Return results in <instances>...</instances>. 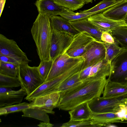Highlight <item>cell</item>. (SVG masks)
<instances>
[{
  "mask_svg": "<svg viewBox=\"0 0 127 127\" xmlns=\"http://www.w3.org/2000/svg\"><path fill=\"white\" fill-rule=\"evenodd\" d=\"M109 81L108 78H105L84 81L73 89L60 93L57 108L69 111L80 104L89 102L95 97L100 96Z\"/></svg>",
  "mask_w": 127,
  "mask_h": 127,
  "instance_id": "cell-1",
  "label": "cell"
},
{
  "mask_svg": "<svg viewBox=\"0 0 127 127\" xmlns=\"http://www.w3.org/2000/svg\"><path fill=\"white\" fill-rule=\"evenodd\" d=\"M52 32L50 16L39 13L33 23L31 32L40 61L50 60Z\"/></svg>",
  "mask_w": 127,
  "mask_h": 127,
  "instance_id": "cell-2",
  "label": "cell"
},
{
  "mask_svg": "<svg viewBox=\"0 0 127 127\" xmlns=\"http://www.w3.org/2000/svg\"><path fill=\"white\" fill-rule=\"evenodd\" d=\"M127 101V95L106 98L102 96L95 97L89 102L91 110L98 113H117L124 110Z\"/></svg>",
  "mask_w": 127,
  "mask_h": 127,
  "instance_id": "cell-3",
  "label": "cell"
},
{
  "mask_svg": "<svg viewBox=\"0 0 127 127\" xmlns=\"http://www.w3.org/2000/svg\"><path fill=\"white\" fill-rule=\"evenodd\" d=\"M21 83V88L27 92L28 95L32 93L44 81L41 77L37 67H31L28 64L20 65L18 77Z\"/></svg>",
  "mask_w": 127,
  "mask_h": 127,
  "instance_id": "cell-4",
  "label": "cell"
},
{
  "mask_svg": "<svg viewBox=\"0 0 127 127\" xmlns=\"http://www.w3.org/2000/svg\"><path fill=\"white\" fill-rule=\"evenodd\" d=\"M111 70L109 81L127 84V49H124L111 62Z\"/></svg>",
  "mask_w": 127,
  "mask_h": 127,
  "instance_id": "cell-5",
  "label": "cell"
},
{
  "mask_svg": "<svg viewBox=\"0 0 127 127\" xmlns=\"http://www.w3.org/2000/svg\"><path fill=\"white\" fill-rule=\"evenodd\" d=\"M84 59L82 57H71L65 53L58 56L53 61L50 71L44 81H49L59 76Z\"/></svg>",
  "mask_w": 127,
  "mask_h": 127,
  "instance_id": "cell-6",
  "label": "cell"
},
{
  "mask_svg": "<svg viewBox=\"0 0 127 127\" xmlns=\"http://www.w3.org/2000/svg\"><path fill=\"white\" fill-rule=\"evenodd\" d=\"M0 55L12 58L20 64H28L31 61L15 41L8 38L1 34H0Z\"/></svg>",
  "mask_w": 127,
  "mask_h": 127,
  "instance_id": "cell-7",
  "label": "cell"
},
{
  "mask_svg": "<svg viewBox=\"0 0 127 127\" xmlns=\"http://www.w3.org/2000/svg\"><path fill=\"white\" fill-rule=\"evenodd\" d=\"M111 62L106 59L92 65L82 69L80 72L81 79L83 81L106 78L111 71Z\"/></svg>",
  "mask_w": 127,
  "mask_h": 127,
  "instance_id": "cell-8",
  "label": "cell"
},
{
  "mask_svg": "<svg viewBox=\"0 0 127 127\" xmlns=\"http://www.w3.org/2000/svg\"><path fill=\"white\" fill-rule=\"evenodd\" d=\"M106 49L104 43L95 40L88 46L81 57L84 59L82 69L94 65L104 60Z\"/></svg>",
  "mask_w": 127,
  "mask_h": 127,
  "instance_id": "cell-9",
  "label": "cell"
},
{
  "mask_svg": "<svg viewBox=\"0 0 127 127\" xmlns=\"http://www.w3.org/2000/svg\"><path fill=\"white\" fill-rule=\"evenodd\" d=\"M95 40L86 32H80L73 37L71 43L64 53L71 57H81L88 46Z\"/></svg>",
  "mask_w": 127,
  "mask_h": 127,
  "instance_id": "cell-10",
  "label": "cell"
},
{
  "mask_svg": "<svg viewBox=\"0 0 127 127\" xmlns=\"http://www.w3.org/2000/svg\"><path fill=\"white\" fill-rule=\"evenodd\" d=\"M73 37L65 32H57L52 31L50 59L53 61L58 56L64 53L71 43Z\"/></svg>",
  "mask_w": 127,
  "mask_h": 127,
  "instance_id": "cell-11",
  "label": "cell"
},
{
  "mask_svg": "<svg viewBox=\"0 0 127 127\" xmlns=\"http://www.w3.org/2000/svg\"><path fill=\"white\" fill-rule=\"evenodd\" d=\"M60 94L59 92H54L36 97L30 103L31 107L38 108L47 113L53 114L54 108L59 103Z\"/></svg>",
  "mask_w": 127,
  "mask_h": 127,
  "instance_id": "cell-12",
  "label": "cell"
},
{
  "mask_svg": "<svg viewBox=\"0 0 127 127\" xmlns=\"http://www.w3.org/2000/svg\"><path fill=\"white\" fill-rule=\"evenodd\" d=\"M26 95V91L22 88L14 91L10 88L0 87V108L20 103Z\"/></svg>",
  "mask_w": 127,
  "mask_h": 127,
  "instance_id": "cell-13",
  "label": "cell"
},
{
  "mask_svg": "<svg viewBox=\"0 0 127 127\" xmlns=\"http://www.w3.org/2000/svg\"><path fill=\"white\" fill-rule=\"evenodd\" d=\"M87 19L102 32H109L120 27L127 26L124 20L112 19L104 16L102 12L91 16Z\"/></svg>",
  "mask_w": 127,
  "mask_h": 127,
  "instance_id": "cell-14",
  "label": "cell"
},
{
  "mask_svg": "<svg viewBox=\"0 0 127 127\" xmlns=\"http://www.w3.org/2000/svg\"><path fill=\"white\" fill-rule=\"evenodd\" d=\"M69 22L79 32H86L92 36L96 41L103 43L101 38L103 32L87 19Z\"/></svg>",
  "mask_w": 127,
  "mask_h": 127,
  "instance_id": "cell-15",
  "label": "cell"
},
{
  "mask_svg": "<svg viewBox=\"0 0 127 127\" xmlns=\"http://www.w3.org/2000/svg\"><path fill=\"white\" fill-rule=\"evenodd\" d=\"M90 119L99 127H107L116 123H121L124 120L123 117L117 113L111 112L98 113L92 111Z\"/></svg>",
  "mask_w": 127,
  "mask_h": 127,
  "instance_id": "cell-16",
  "label": "cell"
},
{
  "mask_svg": "<svg viewBox=\"0 0 127 127\" xmlns=\"http://www.w3.org/2000/svg\"><path fill=\"white\" fill-rule=\"evenodd\" d=\"M50 20L52 30L54 32H65L73 36L80 32L68 21L61 16H50Z\"/></svg>",
  "mask_w": 127,
  "mask_h": 127,
  "instance_id": "cell-17",
  "label": "cell"
},
{
  "mask_svg": "<svg viewBox=\"0 0 127 127\" xmlns=\"http://www.w3.org/2000/svg\"><path fill=\"white\" fill-rule=\"evenodd\" d=\"M102 12L104 16L112 19L123 20L127 14V0L118 1Z\"/></svg>",
  "mask_w": 127,
  "mask_h": 127,
  "instance_id": "cell-18",
  "label": "cell"
},
{
  "mask_svg": "<svg viewBox=\"0 0 127 127\" xmlns=\"http://www.w3.org/2000/svg\"><path fill=\"white\" fill-rule=\"evenodd\" d=\"M35 4L39 13L50 16L60 15L64 8L55 3L54 0H37Z\"/></svg>",
  "mask_w": 127,
  "mask_h": 127,
  "instance_id": "cell-19",
  "label": "cell"
},
{
  "mask_svg": "<svg viewBox=\"0 0 127 127\" xmlns=\"http://www.w3.org/2000/svg\"><path fill=\"white\" fill-rule=\"evenodd\" d=\"M127 95V84L109 81L106 85L102 97L108 98Z\"/></svg>",
  "mask_w": 127,
  "mask_h": 127,
  "instance_id": "cell-20",
  "label": "cell"
},
{
  "mask_svg": "<svg viewBox=\"0 0 127 127\" xmlns=\"http://www.w3.org/2000/svg\"><path fill=\"white\" fill-rule=\"evenodd\" d=\"M92 111L89 102L81 104L69 111L70 120L78 121L90 119Z\"/></svg>",
  "mask_w": 127,
  "mask_h": 127,
  "instance_id": "cell-21",
  "label": "cell"
},
{
  "mask_svg": "<svg viewBox=\"0 0 127 127\" xmlns=\"http://www.w3.org/2000/svg\"><path fill=\"white\" fill-rule=\"evenodd\" d=\"M80 72L70 76L56 87L53 92L60 93L71 90L81 84L84 81L81 79Z\"/></svg>",
  "mask_w": 127,
  "mask_h": 127,
  "instance_id": "cell-22",
  "label": "cell"
},
{
  "mask_svg": "<svg viewBox=\"0 0 127 127\" xmlns=\"http://www.w3.org/2000/svg\"><path fill=\"white\" fill-rule=\"evenodd\" d=\"M102 12L100 11L83 13H76L68 9L65 7L63 12L60 15L65 19L69 22L88 19L90 16Z\"/></svg>",
  "mask_w": 127,
  "mask_h": 127,
  "instance_id": "cell-23",
  "label": "cell"
},
{
  "mask_svg": "<svg viewBox=\"0 0 127 127\" xmlns=\"http://www.w3.org/2000/svg\"><path fill=\"white\" fill-rule=\"evenodd\" d=\"M22 116L33 118L43 122H50L49 117L45 111L37 107H31L22 111Z\"/></svg>",
  "mask_w": 127,
  "mask_h": 127,
  "instance_id": "cell-24",
  "label": "cell"
},
{
  "mask_svg": "<svg viewBox=\"0 0 127 127\" xmlns=\"http://www.w3.org/2000/svg\"><path fill=\"white\" fill-rule=\"evenodd\" d=\"M110 32L121 47L127 49V26L120 27Z\"/></svg>",
  "mask_w": 127,
  "mask_h": 127,
  "instance_id": "cell-25",
  "label": "cell"
},
{
  "mask_svg": "<svg viewBox=\"0 0 127 127\" xmlns=\"http://www.w3.org/2000/svg\"><path fill=\"white\" fill-rule=\"evenodd\" d=\"M20 65L0 61V73L14 77H18Z\"/></svg>",
  "mask_w": 127,
  "mask_h": 127,
  "instance_id": "cell-26",
  "label": "cell"
},
{
  "mask_svg": "<svg viewBox=\"0 0 127 127\" xmlns=\"http://www.w3.org/2000/svg\"><path fill=\"white\" fill-rule=\"evenodd\" d=\"M104 44L106 49L105 59L110 62L124 49L119 47L117 41L113 43H104Z\"/></svg>",
  "mask_w": 127,
  "mask_h": 127,
  "instance_id": "cell-27",
  "label": "cell"
},
{
  "mask_svg": "<svg viewBox=\"0 0 127 127\" xmlns=\"http://www.w3.org/2000/svg\"><path fill=\"white\" fill-rule=\"evenodd\" d=\"M31 107L30 103L25 102L0 107V115H5L11 113L22 111L24 110Z\"/></svg>",
  "mask_w": 127,
  "mask_h": 127,
  "instance_id": "cell-28",
  "label": "cell"
},
{
  "mask_svg": "<svg viewBox=\"0 0 127 127\" xmlns=\"http://www.w3.org/2000/svg\"><path fill=\"white\" fill-rule=\"evenodd\" d=\"M21 86L18 77H14L0 73V87L11 88Z\"/></svg>",
  "mask_w": 127,
  "mask_h": 127,
  "instance_id": "cell-29",
  "label": "cell"
},
{
  "mask_svg": "<svg viewBox=\"0 0 127 127\" xmlns=\"http://www.w3.org/2000/svg\"><path fill=\"white\" fill-rule=\"evenodd\" d=\"M59 5L67 8L73 11L81 8L85 4L82 0H54Z\"/></svg>",
  "mask_w": 127,
  "mask_h": 127,
  "instance_id": "cell-30",
  "label": "cell"
},
{
  "mask_svg": "<svg viewBox=\"0 0 127 127\" xmlns=\"http://www.w3.org/2000/svg\"><path fill=\"white\" fill-rule=\"evenodd\" d=\"M116 0H103L93 7L88 10L80 11L83 13L91 12L100 11L102 12L116 3Z\"/></svg>",
  "mask_w": 127,
  "mask_h": 127,
  "instance_id": "cell-31",
  "label": "cell"
},
{
  "mask_svg": "<svg viewBox=\"0 0 127 127\" xmlns=\"http://www.w3.org/2000/svg\"><path fill=\"white\" fill-rule=\"evenodd\" d=\"M61 127H97L98 126L94 124L90 119L78 121H71L64 123L61 126Z\"/></svg>",
  "mask_w": 127,
  "mask_h": 127,
  "instance_id": "cell-32",
  "label": "cell"
},
{
  "mask_svg": "<svg viewBox=\"0 0 127 127\" xmlns=\"http://www.w3.org/2000/svg\"><path fill=\"white\" fill-rule=\"evenodd\" d=\"M53 62V61L51 60L41 61L39 65L37 66L39 73L44 81L47 78L50 71Z\"/></svg>",
  "mask_w": 127,
  "mask_h": 127,
  "instance_id": "cell-33",
  "label": "cell"
},
{
  "mask_svg": "<svg viewBox=\"0 0 127 127\" xmlns=\"http://www.w3.org/2000/svg\"><path fill=\"white\" fill-rule=\"evenodd\" d=\"M101 40L104 43H113L116 41L110 32H103L101 34Z\"/></svg>",
  "mask_w": 127,
  "mask_h": 127,
  "instance_id": "cell-34",
  "label": "cell"
},
{
  "mask_svg": "<svg viewBox=\"0 0 127 127\" xmlns=\"http://www.w3.org/2000/svg\"><path fill=\"white\" fill-rule=\"evenodd\" d=\"M0 61L20 65V63L13 58L7 56L0 55Z\"/></svg>",
  "mask_w": 127,
  "mask_h": 127,
  "instance_id": "cell-35",
  "label": "cell"
},
{
  "mask_svg": "<svg viewBox=\"0 0 127 127\" xmlns=\"http://www.w3.org/2000/svg\"><path fill=\"white\" fill-rule=\"evenodd\" d=\"M37 126L40 127H52L54 126V125L50 122H41L37 125Z\"/></svg>",
  "mask_w": 127,
  "mask_h": 127,
  "instance_id": "cell-36",
  "label": "cell"
},
{
  "mask_svg": "<svg viewBox=\"0 0 127 127\" xmlns=\"http://www.w3.org/2000/svg\"><path fill=\"white\" fill-rule=\"evenodd\" d=\"M6 0H0V17L1 14L2 13L3 10L4 5L5 2Z\"/></svg>",
  "mask_w": 127,
  "mask_h": 127,
  "instance_id": "cell-37",
  "label": "cell"
},
{
  "mask_svg": "<svg viewBox=\"0 0 127 127\" xmlns=\"http://www.w3.org/2000/svg\"><path fill=\"white\" fill-rule=\"evenodd\" d=\"M125 23L127 26V14L125 15L123 19Z\"/></svg>",
  "mask_w": 127,
  "mask_h": 127,
  "instance_id": "cell-38",
  "label": "cell"
},
{
  "mask_svg": "<svg viewBox=\"0 0 127 127\" xmlns=\"http://www.w3.org/2000/svg\"><path fill=\"white\" fill-rule=\"evenodd\" d=\"M84 1L86 4H87L89 3H92L93 0H82Z\"/></svg>",
  "mask_w": 127,
  "mask_h": 127,
  "instance_id": "cell-39",
  "label": "cell"
},
{
  "mask_svg": "<svg viewBox=\"0 0 127 127\" xmlns=\"http://www.w3.org/2000/svg\"><path fill=\"white\" fill-rule=\"evenodd\" d=\"M124 120H127V113H125V114L123 116Z\"/></svg>",
  "mask_w": 127,
  "mask_h": 127,
  "instance_id": "cell-40",
  "label": "cell"
},
{
  "mask_svg": "<svg viewBox=\"0 0 127 127\" xmlns=\"http://www.w3.org/2000/svg\"><path fill=\"white\" fill-rule=\"evenodd\" d=\"M127 106V101L126 102V103L125 105V106Z\"/></svg>",
  "mask_w": 127,
  "mask_h": 127,
  "instance_id": "cell-41",
  "label": "cell"
},
{
  "mask_svg": "<svg viewBox=\"0 0 127 127\" xmlns=\"http://www.w3.org/2000/svg\"><path fill=\"white\" fill-rule=\"evenodd\" d=\"M116 0L117 1H119L124 0Z\"/></svg>",
  "mask_w": 127,
  "mask_h": 127,
  "instance_id": "cell-42",
  "label": "cell"
},
{
  "mask_svg": "<svg viewBox=\"0 0 127 127\" xmlns=\"http://www.w3.org/2000/svg\"><path fill=\"white\" fill-rule=\"evenodd\" d=\"M125 112V113H127V110Z\"/></svg>",
  "mask_w": 127,
  "mask_h": 127,
  "instance_id": "cell-43",
  "label": "cell"
}]
</instances>
